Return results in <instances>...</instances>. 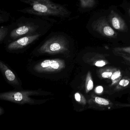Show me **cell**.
Wrapping results in <instances>:
<instances>
[{
  "label": "cell",
  "mask_w": 130,
  "mask_h": 130,
  "mask_svg": "<svg viewBox=\"0 0 130 130\" xmlns=\"http://www.w3.org/2000/svg\"><path fill=\"white\" fill-rule=\"evenodd\" d=\"M31 8L29 12L38 15L67 17L69 12L63 6L50 0H27Z\"/></svg>",
  "instance_id": "obj_1"
},
{
  "label": "cell",
  "mask_w": 130,
  "mask_h": 130,
  "mask_svg": "<svg viewBox=\"0 0 130 130\" xmlns=\"http://www.w3.org/2000/svg\"><path fill=\"white\" fill-rule=\"evenodd\" d=\"M69 42L62 36H55L47 40L38 50L40 54L50 55L64 54L69 51Z\"/></svg>",
  "instance_id": "obj_2"
},
{
  "label": "cell",
  "mask_w": 130,
  "mask_h": 130,
  "mask_svg": "<svg viewBox=\"0 0 130 130\" xmlns=\"http://www.w3.org/2000/svg\"><path fill=\"white\" fill-rule=\"evenodd\" d=\"M38 93L37 92L31 91L7 92L0 94V99L18 104H34V100L29 96Z\"/></svg>",
  "instance_id": "obj_3"
},
{
  "label": "cell",
  "mask_w": 130,
  "mask_h": 130,
  "mask_svg": "<svg viewBox=\"0 0 130 130\" xmlns=\"http://www.w3.org/2000/svg\"><path fill=\"white\" fill-rule=\"evenodd\" d=\"M65 67L64 60L57 58L45 60L35 65L33 69L38 73H53L60 72Z\"/></svg>",
  "instance_id": "obj_4"
},
{
  "label": "cell",
  "mask_w": 130,
  "mask_h": 130,
  "mask_svg": "<svg viewBox=\"0 0 130 130\" xmlns=\"http://www.w3.org/2000/svg\"><path fill=\"white\" fill-rule=\"evenodd\" d=\"M92 27L93 30L105 37L114 38L117 36L105 17H100L94 21L92 24Z\"/></svg>",
  "instance_id": "obj_5"
},
{
  "label": "cell",
  "mask_w": 130,
  "mask_h": 130,
  "mask_svg": "<svg viewBox=\"0 0 130 130\" xmlns=\"http://www.w3.org/2000/svg\"><path fill=\"white\" fill-rule=\"evenodd\" d=\"M40 35L39 34L28 35L22 37L10 43L8 45V49L10 51L18 50L23 48L32 43L38 38Z\"/></svg>",
  "instance_id": "obj_6"
},
{
  "label": "cell",
  "mask_w": 130,
  "mask_h": 130,
  "mask_svg": "<svg viewBox=\"0 0 130 130\" xmlns=\"http://www.w3.org/2000/svg\"><path fill=\"white\" fill-rule=\"evenodd\" d=\"M108 20L111 26L115 29L119 31H127V26L124 20L114 10L110 11Z\"/></svg>",
  "instance_id": "obj_7"
},
{
  "label": "cell",
  "mask_w": 130,
  "mask_h": 130,
  "mask_svg": "<svg viewBox=\"0 0 130 130\" xmlns=\"http://www.w3.org/2000/svg\"><path fill=\"white\" fill-rule=\"evenodd\" d=\"M36 29V27L30 25L22 26L13 30L10 33L12 38L16 39L23 36L32 34Z\"/></svg>",
  "instance_id": "obj_8"
},
{
  "label": "cell",
  "mask_w": 130,
  "mask_h": 130,
  "mask_svg": "<svg viewBox=\"0 0 130 130\" xmlns=\"http://www.w3.org/2000/svg\"><path fill=\"white\" fill-rule=\"evenodd\" d=\"M0 68L7 79L12 84L19 85V83L13 72L2 61H0Z\"/></svg>",
  "instance_id": "obj_9"
},
{
  "label": "cell",
  "mask_w": 130,
  "mask_h": 130,
  "mask_svg": "<svg viewBox=\"0 0 130 130\" xmlns=\"http://www.w3.org/2000/svg\"><path fill=\"white\" fill-rule=\"evenodd\" d=\"M80 7L84 9L93 7L95 4V0H80Z\"/></svg>",
  "instance_id": "obj_10"
},
{
  "label": "cell",
  "mask_w": 130,
  "mask_h": 130,
  "mask_svg": "<svg viewBox=\"0 0 130 130\" xmlns=\"http://www.w3.org/2000/svg\"><path fill=\"white\" fill-rule=\"evenodd\" d=\"M7 28L4 27V26H1L0 29V41L1 42H2L4 38L6 36L7 33Z\"/></svg>",
  "instance_id": "obj_11"
},
{
  "label": "cell",
  "mask_w": 130,
  "mask_h": 130,
  "mask_svg": "<svg viewBox=\"0 0 130 130\" xmlns=\"http://www.w3.org/2000/svg\"><path fill=\"white\" fill-rule=\"evenodd\" d=\"M95 101L98 104L104 105H107L109 104L108 101H107L106 100L100 97H96L95 99Z\"/></svg>",
  "instance_id": "obj_12"
},
{
  "label": "cell",
  "mask_w": 130,
  "mask_h": 130,
  "mask_svg": "<svg viewBox=\"0 0 130 130\" xmlns=\"http://www.w3.org/2000/svg\"><path fill=\"white\" fill-rule=\"evenodd\" d=\"M93 88V83L91 80L90 79L88 80L87 83L86 88L88 91L90 90Z\"/></svg>",
  "instance_id": "obj_13"
},
{
  "label": "cell",
  "mask_w": 130,
  "mask_h": 130,
  "mask_svg": "<svg viewBox=\"0 0 130 130\" xmlns=\"http://www.w3.org/2000/svg\"><path fill=\"white\" fill-rule=\"evenodd\" d=\"M81 98H82V96H81L80 93L78 92L75 93V95H74V98H75V100L77 102H80L82 101Z\"/></svg>",
  "instance_id": "obj_14"
},
{
  "label": "cell",
  "mask_w": 130,
  "mask_h": 130,
  "mask_svg": "<svg viewBox=\"0 0 130 130\" xmlns=\"http://www.w3.org/2000/svg\"><path fill=\"white\" fill-rule=\"evenodd\" d=\"M128 84H129V81L128 80H125L124 79L122 80L119 82V84L123 87L127 86Z\"/></svg>",
  "instance_id": "obj_15"
},
{
  "label": "cell",
  "mask_w": 130,
  "mask_h": 130,
  "mask_svg": "<svg viewBox=\"0 0 130 130\" xmlns=\"http://www.w3.org/2000/svg\"><path fill=\"white\" fill-rule=\"evenodd\" d=\"M120 74H121V73L119 71H116V72L114 73L112 75V79L114 80L118 78L120 76Z\"/></svg>",
  "instance_id": "obj_16"
},
{
  "label": "cell",
  "mask_w": 130,
  "mask_h": 130,
  "mask_svg": "<svg viewBox=\"0 0 130 130\" xmlns=\"http://www.w3.org/2000/svg\"><path fill=\"white\" fill-rule=\"evenodd\" d=\"M112 75V73L111 72H104L103 73L102 76L104 78H108L110 77Z\"/></svg>",
  "instance_id": "obj_17"
},
{
  "label": "cell",
  "mask_w": 130,
  "mask_h": 130,
  "mask_svg": "<svg viewBox=\"0 0 130 130\" xmlns=\"http://www.w3.org/2000/svg\"><path fill=\"white\" fill-rule=\"evenodd\" d=\"M105 64V63L103 61H97L95 63L96 66L99 67H103Z\"/></svg>",
  "instance_id": "obj_18"
},
{
  "label": "cell",
  "mask_w": 130,
  "mask_h": 130,
  "mask_svg": "<svg viewBox=\"0 0 130 130\" xmlns=\"http://www.w3.org/2000/svg\"><path fill=\"white\" fill-rule=\"evenodd\" d=\"M103 88L102 87L100 86L97 87L96 89V92L97 93H101L103 92Z\"/></svg>",
  "instance_id": "obj_19"
},
{
  "label": "cell",
  "mask_w": 130,
  "mask_h": 130,
  "mask_svg": "<svg viewBox=\"0 0 130 130\" xmlns=\"http://www.w3.org/2000/svg\"><path fill=\"white\" fill-rule=\"evenodd\" d=\"M129 13H130V7L129 9Z\"/></svg>",
  "instance_id": "obj_20"
}]
</instances>
